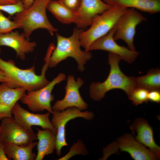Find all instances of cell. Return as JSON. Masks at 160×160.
I'll return each mask as SVG.
<instances>
[{"instance_id": "5", "label": "cell", "mask_w": 160, "mask_h": 160, "mask_svg": "<svg viewBox=\"0 0 160 160\" xmlns=\"http://www.w3.org/2000/svg\"><path fill=\"white\" fill-rule=\"evenodd\" d=\"M127 8L112 7L93 19L90 27L81 33L79 39L81 46L89 51L91 45L97 39L107 34L116 25Z\"/></svg>"}, {"instance_id": "24", "label": "cell", "mask_w": 160, "mask_h": 160, "mask_svg": "<svg viewBox=\"0 0 160 160\" xmlns=\"http://www.w3.org/2000/svg\"><path fill=\"white\" fill-rule=\"evenodd\" d=\"M20 28L15 21H11L5 16L0 10V36L9 33L15 29Z\"/></svg>"}, {"instance_id": "2", "label": "cell", "mask_w": 160, "mask_h": 160, "mask_svg": "<svg viewBox=\"0 0 160 160\" xmlns=\"http://www.w3.org/2000/svg\"><path fill=\"white\" fill-rule=\"evenodd\" d=\"M121 59L118 55L109 53L108 63L110 70L107 78L102 82H92L89 86V95L93 100L99 101L104 97L107 92L114 89L122 90L128 96L137 88L135 77L127 76L121 70L119 64Z\"/></svg>"}, {"instance_id": "17", "label": "cell", "mask_w": 160, "mask_h": 160, "mask_svg": "<svg viewBox=\"0 0 160 160\" xmlns=\"http://www.w3.org/2000/svg\"><path fill=\"white\" fill-rule=\"evenodd\" d=\"M130 129L136 133V140L148 148L157 159H159L160 147L154 140L153 128L147 121L143 118L137 119L131 126Z\"/></svg>"}, {"instance_id": "22", "label": "cell", "mask_w": 160, "mask_h": 160, "mask_svg": "<svg viewBox=\"0 0 160 160\" xmlns=\"http://www.w3.org/2000/svg\"><path fill=\"white\" fill-rule=\"evenodd\" d=\"M137 87L145 89L149 91L160 89V70L152 68L145 75L135 77Z\"/></svg>"}, {"instance_id": "34", "label": "cell", "mask_w": 160, "mask_h": 160, "mask_svg": "<svg viewBox=\"0 0 160 160\" xmlns=\"http://www.w3.org/2000/svg\"><path fill=\"white\" fill-rule=\"evenodd\" d=\"M1 48L0 47V54L1 53Z\"/></svg>"}, {"instance_id": "15", "label": "cell", "mask_w": 160, "mask_h": 160, "mask_svg": "<svg viewBox=\"0 0 160 160\" xmlns=\"http://www.w3.org/2000/svg\"><path fill=\"white\" fill-rule=\"evenodd\" d=\"M121 151L128 153L135 160H155L156 156L149 149L138 141L131 134L126 133L117 139Z\"/></svg>"}, {"instance_id": "6", "label": "cell", "mask_w": 160, "mask_h": 160, "mask_svg": "<svg viewBox=\"0 0 160 160\" xmlns=\"http://www.w3.org/2000/svg\"><path fill=\"white\" fill-rule=\"evenodd\" d=\"M66 78L64 73H60L45 86L25 94L20 100L32 111L42 112L46 110L52 114L53 111L51 103L54 100V96L52 93V91L56 84Z\"/></svg>"}, {"instance_id": "20", "label": "cell", "mask_w": 160, "mask_h": 160, "mask_svg": "<svg viewBox=\"0 0 160 160\" xmlns=\"http://www.w3.org/2000/svg\"><path fill=\"white\" fill-rule=\"evenodd\" d=\"M37 142L33 141L25 146L7 143L4 145V151L9 160H34L36 154L33 152L36 147Z\"/></svg>"}, {"instance_id": "31", "label": "cell", "mask_w": 160, "mask_h": 160, "mask_svg": "<svg viewBox=\"0 0 160 160\" xmlns=\"http://www.w3.org/2000/svg\"><path fill=\"white\" fill-rule=\"evenodd\" d=\"M23 2L25 9L29 8L33 4L34 0H21Z\"/></svg>"}, {"instance_id": "8", "label": "cell", "mask_w": 160, "mask_h": 160, "mask_svg": "<svg viewBox=\"0 0 160 160\" xmlns=\"http://www.w3.org/2000/svg\"><path fill=\"white\" fill-rule=\"evenodd\" d=\"M75 107H69L61 111H53L51 121L53 126L57 130L56 135V153L61 155L63 147L68 146L65 139V125L70 120L77 117L83 118L87 120L93 119L94 114L92 112H81Z\"/></svg>"}, {"instance_id": "33", "label": "cell", "mask_w": 160, "mask_h": 160, "mask_svg": "<svg viewBox=\"0 0 160 160\" xmlns=\"http://www.w3.org/2000/svg\"><path fill=\"white\" fill-rule=\"evenodd\" d=\"M15 2H17L21 0H12Z\"/></svg>"}, {"instance_id": "9", "label": "cell", "mask_w": 160, "mask_h": 160, "mask_svg": "<svg viewBox=\"0 0 160 160\" xmlns=\"http://www.w3.org/2000/svg\"><path fill=\"white\" fill-rule=\"evenodd\" d=\"M37 140L36 135L33 131L23 128L13 118H6L1 120L0 140L4 144L11 143L25 146Z\"/></svg>"}, {"instance_id": "1", "label": "cell", "mask_w": 160, "mask_h": 160, "mask_svg": "<svg viewBox=\"0 0 160 160\" xmlns=\"http://www.w3.org/2000/svg\"><path fill=\"white\" fill-rule=\"evenodd\" d=\"M53 50L51 47L48 48L44 58L45 63L42 68L40 75L36 74L34 65L22 69L17 66L12 60L5 61L0 57V69L9 80L12 87H22L28 92L38 89L50 82L47 79L45 74L49 67V59Z\"/></svg>"}, {"instance_id": "32", "label": "cell", "mask_w": 160, "mask_h": 160, "mask_svg": "<svg viewBox=\"0 0 160 160\" xmlns=\"http://www.w3.org/2000/svg\"><path fill=\"white\" fill-rule=\"evenodd\" d=\"M17 3V2H16ZM16 3L12 0H0V4H6Z\"/></svg>"}, {"instance_id": "4", "label": "cell", "mask_w": 160, "mask_h": 160, "mask_svg": "<svg viewBox=\"0 0 160 160\" xmlns=\"http://www.w3.org/2000/svg\"><path fill=\"white\" fill-rule=\"evenodd\" d=\"M51 0H34L29 8L15 15L14 21L23 29L27 39H29L33 32L39 28L47 30L51 35L57 31L46 14L47 6Z\"/></svg>"}, {"instance_id": "30", "label": "cell", "mask_w": 160, "mask_h": 160, "mask_svg": "<svg viewBox=\"0 0 160 160\" xmlns=\"http://www.w3.org/2000/svg\"><path fill=\"white\" fill-rule=\"evenodd\" d=\"M5 83L10 87L11 83L9 80L5 75L4 72L0 69V83Z\"/></svg>"}, {"instance_id": "10", "label": "cell", "mask_w": 160, "mask_h": 160, "mask_svg": "<svg viewBox=\"0 0 160 160\" xmlns=\"http://www.w3.org/2000/svg\"><path fill=\"white\" fill-rule=\"evenodd\" d=\"M84 83L80 78L75 80L74 76H68L65 87V93L61 100L56 101L52 107L53 111H61L69 107H75L81 111L86 109L88 104L83 100L79 92V89Z\"/></svg>"}, {"instance_id": "18", "label": "cell", "mask_w": 160, "mask_h": 160, "mask_svg": "<svg viewBox=\"0 0 160 160\" xmlns=\"http://www.w3.org/2000/svg\"><path fill=\"white\" fill-rule=\"evenodd\" d=\"M112 7L137 9L151 14L160 11V0H103Z\"/></svg>"}, {"instance_id": "28", "label": "cell", "mask_w": 160, "mask_h": 160, "mask_svg": "<svg viewBox=\"0 0 160 160\" xmlns=\"http://www.w3.org/2000/svg\"><path fill=\"white\" fill-rule=\"evenodd\" d=\"M148 98V101L159 103L160 102V90H153L149 91Z\"/></svg>"}, {"instance_id": "13", "label": "cell", "mask_w": 160, "mask_h": 160, "mask_svg": "<svg viewBox=\"0 0 160 160\" xmlns=\"http://www.w3.org/2000/svg\"><path fill=\"white\" fill-rule=\"evenodd\" d=\"M37 45L34 41H31L27 39L24 33L17 31H12L0 36V47L7 46L13 49L16 56L22 60L26 58V55L32 52Z\"/></svg>"}, {"instance_id": "25", "label": "cell", "mask_w": 160, "mask_h": 160, "mask_svg": "<svg viewBox=\"0 0 160 160\" xmlns=\"http://www.w3.org/2000/svg\"><path fill=\"white\" fill-rule=\"evenodd\" d=\"M25 9L24 4L21 0L15 4H0V10L6 12L11 16Z\"/></svg>"}, {"instance_id": "26", "label": "cell", "mask_w": 160, "mask_h": 160, "mask_svg": "<svg viewBox=\"0 0 160 160\" xmlns=\"http://www.w3.org/2000/svg\"><path fill=\"white\" fill-rule=\"evenodd\" d=\"M86 150L84 144L81 140H79L72 146L70 151L67 154L58 160H68L77 154L84 155L86 153Z\"/></svg>"}, {"instance_id": "3", "label": "cell", "mask_w": 160, "mask_h": 160, "mask_svg": "<svg viewBox=\"0 0 160 160\" xmlns=\"http://www.w3.org/2000/svg\"><path fill=\"white\" fill-rule=\"evenodd\" d=\"M83 31L75 28L72 35L68 37L56 33L57 46L50 57L49 67H55L60 62L72 57L76 61L79 70L81 72L84 70V65L91 58L92 55L89 51H82L81 49L79 36Z\"/></svg>"}, {"instance_id": "23", "label": "cell", "mask_w": 160, "mask_h": 160, "mask_svg": "<svg viewBox=\"0 0 160 160\" xmlns=\"http://www.w3.org/2000/svg\"><path fill=\"white\" fill-rule=\"evenodd\" d=\"M148 92L149 91L145 89L137 87L128 96L134 105H137L144 103H147L149 101Z\"/></svg>"}, {"instance_id": "29", "label": "cell", "mask_w": 160, "mask_h": 160, "mask_svg": "<svg viewBox=\"0 0 160 160\" xmlns=\"http://www.w3.org/2000/svg\"><path fill=\"white\" fill-rule=\"evenodd\" d=\"M4 144L0 140V160H9L4 151Z\"/></svg>"}, {"instance_id": "35", "label": "cell", "mask_w": 160, "mask_h": 160, "mask_svg": "<svg viewBox=\"0 0 160 160\" xmlns=\"http://www.w3.org/2000/svg\"></svg>"}, {"instance_id": "36", "label": "cell", "mask_w": 160, "mask_h": 160, "mask_svg": "<svg viewBox=\"0 0 160 160\" xmlns=\"http://www.w3.org/2000/svg\"></svg>"}, {"instance_id": "27", "label": "cell", "mask_w": 160, "mask_h": 160, "mask_svg": "<svg viewBox=\"0 0 160 160\" xmlns=\"http://www.w3.org/2000/svg\"><path fill=\"white\" fill-rule=\"evenodd\" d=\"M64 6L71 11L76 12L81 5V0H59Z\"/></svg>"}, {"instance_id": "21", "label": "cell", "mask_w": 160, "mask_h": 160, "mask_svg": "<svg viewBox=\"0 0 160 160\" xmlns=\"http://www.w3.org/2000/svg\"><path fill=\"white\" fill-rule=\"evenodd\" d=\"M47 9L59 21L64 24L75 23L79 21V17L76 12L69 10L58 1H50L47 6Z\"/></svg>"}, {"instance_id": "7", "label": "cell", "mask_w": 160, "mask_h": 160, "mask_svg": "<svg viewBox=\"0 0 160 160\" xmlns=\"http://www.w3.org/2000/svg\"><path fill=\"white\" fill-rule=\"evenodd\" d=\"M147 19L141 13L133 8H127L119 18L115 26L113 35L115 41L122 40L130 49L135 51L134 40L137 26Z\"/></svg>"}, {"instance_id": "19", "label": "cell", "mask_w": 160, "mask_h": 160, "mask_svg": "<svg viewBox=\"0 0 160 160\" xmlns=\"http://www.w3.org/2000/svg\"><path fill=\"white\" fill-rule=\"evenodd\" d=\"M37 153L35 160H42L46 155L52 154L55 149L56 134L49 129H37Z\"/></svg>"}, {"instance_id": "14", "label": "cell", "mask_w": 160, "mask_h": 160, "mask_svg": "<svg viewBox=\"0 0 160 160\" xmlns=\"http://www.w3.org/2000/svg\"><path fill=\"white\" fill-rule=\"evenodd\" d=\"M112 7L102 0H81L76 12L79 19L77 27L84 28L90 25L95 17Z\"/></svg>"}, {"instance_id": "12", "label": "cell", "mask_w": 160, "mask_h": 160, "mask_svg": "<svg viewBox=\"0 0 160 160\" xmlns=\"http://www.w3.org/2000/svg\"><path fill=\"white\" fill-rule=\"evenodd\" d=\"M12 113L15 121L28 130L33 131L31 128L32 126H39L43 129H49L57 134V129L49 120V112L43 114L32 113L23 108L17 102L13 108Z\"/></svg>"}, {"instance_id": "11", "label": "cell", "mask_w": 160, "mask_h": 160, "mask_svg": "<svg viewBox=\"0 0 160 160\" xmlns=\"http://www.w3.org/2000/svg\"><path fill=\"white\" fill-rule=\"evenodd\" d=\"M115 31V26L107 34L93 42L89 48V51L94 50L107 51L118 55L128 63H132L137 57L139 52L118 44L113 38Z\"/></svg>"}, {"instance_id": "16", "label": "cell", "mask_w": 160, "mask_h": 160, "mask_svg": "<svg viewBox=\"0 0 160 160\" xmlns=\"http://www.w3.org/2000/svg\"><path fill=\"white\" fill-rule=\"evenodd\" d=\"M26 91L22 87H11L5 83L0 84V120L12 117L13 108Z\"/></svg>"}]
</instances>
